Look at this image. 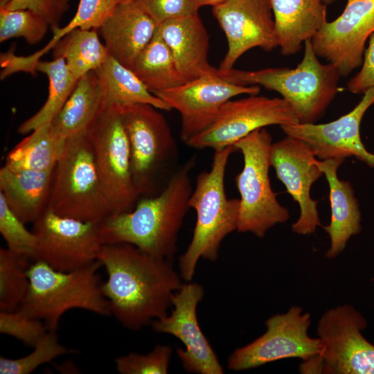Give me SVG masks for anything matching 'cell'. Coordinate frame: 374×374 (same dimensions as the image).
Instances as JSON below:
<instances>
[{
  "instance_id": "1",
  "label": "cell",
  "mask_w": 374,
  "mask_h": 374,
  "mask_svg": "<svg viewBox=\"0 0 374 374\" xmlns=\"http://www.w3.org/2000/svg\"><path fill=\"white\" fill-rule=\"evenodd\" d=\"M98 260L107 274L102 291L111 314L125 328L139 330L167 315L172 297L182 285L172 261L133 244H103Z\"/></svg>"
},
{
  "instance_id": "2",
  "label": "cell",
  "mask_w": 374,
  "mask_h": 374,
  "mask_svg": "<svg viewBox=\"0 0 374 374\" xmlns=\"http://www.w3.org/2000/svg\"><path fill=\"white\" fill-rule=\"evenodd\" d=\"M190 159L177 169L157 195L143 197L131 211L100 224L103 244L128 243L157 258L172 261L193 189Z\"/></svg>"
},
{
  "instance_id": "3",
  "label": "cell",
  "mask_w": 374,
  "mask_h": 374,
  "mask_svg": "<svg viewBox=\"0 0 374 374\" xmlns=\"http://www.w3.org/2000/svg\"><path fill=\"white\" fill-rule=\"evenodd\" d=\"M235 150L233 145L215 150L210 170L197 175L189 199L196 222L191 241L179 259V274L185 282L192 280L201 258L216 261L223 240L237 231L240 199L228 198L224 187L228 161Z\"/></svg>"
},
{
  "instance_id": "4",
  "label": "cell",
  "mask_w": 374,
  "mask_h": 374,
  "mask_svg": "<svg viewBox=\"0 0 374 374\" xmlns=\"http://www.w3.org/2000/svg\"><path fill=\"white\" fill-rule=\"evenodd\" d=\"M311 39L304 42V54L296 68L270 67L256 71H221L219 76L239 85H257L278 93L292 107L301 123H315L339 91V70L321 63Z\"/></svg>"
},
{
  "instance_id": "5",
  "label": "cell",
  "mask_w": 374,
  "mask_h": 374,
  "mask_svg": "<svg viewBox=\"0 0 374 374\" xmlns=\"http://www.w3.org/2000/svg\"><path fill=\"white\" fill-rule=\"evenodd\" d=\"M98 260L71 271H58L42 260L28 267V291L18 310L43 321L48 330L57 331L62 315L77 308L110 316L109 303L102 291Z\"/></svg>"
},
{
  "instance_id": "6",
  "label": "cell",
  "mask_w": 374,
  "mask_h": 374,
  "mask_svg": "<svg viewBox=\"0 0 374 374\" xmlns=\"http://www.w3.org/2000/svg\"><path fill=\"white\" fill-rule=\"evenodd\" d=\"M128 139L132 174L140 197L159 194L174 173L178 148L159 109L148 104L119 105Z\"/></svg>"
},
{
  "instance_id": "7",
  "label": "cell",
  "mask_w": 374,
  "mask_h": 374,
  "mask_svg": "<svg viewBox=\"0 0 374 374\" xmlns=\"http://www.w3.org/2000/svg\"><path fill=\"white\" fill-rule=\"evenodd\" d=\"M87 132L66 140L55 167L47 208L61 216L101 223L112 211Z\"/></svg>"
},
{
  "instance_id": "8",
  "label": "cell",
  "mask_w": 374,
  "mask_h": 374,
  "mask_svg": "<svg viewBox=\"0 0 374 374\" xmlns=\"http://www.w3.org/2000/svg\"><path fill=\"white\" fill-rule=\"evenodd\" d=\"M271 145V136L265 128L253 131L233 145L244 160L242 171L235 177L240 195L237 231L258 238L290 218L288 209L278 202L270 184Z\"/></svg>"
},
{
  "instance_id": "9",
  "label": "cell",
  "mask_w": 374,
  "mask_h": 374,
  "mask_svg": "<svg viewBox=\"0 0 374 374\" xmlns=\"http://www.w3.org/2000/svg\"><path fill=\"white\" fill-rule=\"evenodd\" d=\"M87 134L112 215L131 211L140 196L132 177L130 146L119 105L107 106Z\"/></svg>"
},
{
  "instance_id": "10",
  "label": "cell",
  "mask_w": 374,
  "mask_h": 374,
  "mask_svg": "<svg viewBox=\"0 0 374 374\" xmlns=\"http://www.w3.org/2000/svg\"><path fill=\"white\" fill-rule=\"evenodd\" d=\"M310 323V314L303 312L299 306L270 317L265 322L264 334L230 355L228 368L244 371L283 359L305 361L320 355L322 344L319 339L308 333Z\"/></svg>"
},
{
  "instance_id": "11",
  "label": "cell",
  "mask_w": 374,
  "mask_h": 374,
  "mask_svg": "<svg viewBox=\"0 0 374 374\" xmlns=\"http://www.w3.org/2000/svg\"><path fill=\"white\" fill-rule=\"evenodd\" d=\"M365 318L349 304L326 310L317 328L323 373L374 374V345L362 332Z\"/></svg>"
},
{
  "instance_id": "12",
  "label": "cell",
  "mask_w": 374,
  "mask_h": 374,
  "mask_svg": "<svg viewBox=\"0 0 374 374\" xmlns=\"http://www.w3.org/2000/svg\"><path fill=\"white\" fill-rule=\"evenodd\" d=\"M299 123L290 105L283 98L248 95L230 100L214 122L186 144L198 150L214 151L233 145L253 131L266 126Z\"/></svg>"
},
{
  "instance_id": "13",
  "label": "cell",
  "mask_w": 374,
  "mask_h": 374,
  "mask_svg": "<svg viewBox=\"0 0 374 374\" xmlns=\"http://www.w3.org/2000/svg\"><path fill=\"white\" fill-rule=\"evenodd\" d=\"M37 238L35 260L71 271L98 260L103 242L100 224L59 215L46 208L33 223Z\"/></svg>"
},
{
  "instance_id": "14",
  "label": "cell",
  "mask_w": 374,
  "mask_h": 374,
  "mask_svg": "<svg viewBox=\"0 0 374 374\" xmlns=\"http://www.w3.org/2000/svg\"><path fill=\"white\" fill-rule=\"evenodd\" d=\"M257 85H239L216 73L199 77L156 93L181 118L180 138L184 143L209 127L222 106L240 95H257Z\"/></svg>"
},
{
  "instance_id": "15",
  "label": "cell",
  "mask_w": 374,
  "mask_h": 374,
  "mask_svg": "<svg viewBox=\"0 0 374 374\" xmlns=\"http://www.w3.org/2000/svg\"><path fill=\"white\" fill-rule=\"evenodd\" d=\"M204 294L201 284L182 283L172 295L170 314L154 319L151 324L155 332L172 335L184 344L185 348L176 351L187 372L222 374L224 369L198 323L197 307Z\"/></svg>"
},
{
  "instance_id": "16",
  "label": "cell",
  "mask_w": 374,
  "mask_h": 374,
  "mask_svg": "<svg viewBox=\"0 0 374 374\" xmlns=\"http://www.w3.org/2000/svg\"><path fill=\"white\" fill-rule=\"evenodd\" d=\"M374 32V0H347L341 14L311 39L319 57L334 65L341 76L361 66L365 44Z\"/></svg>"
},
{
  "instance_id": "17",
  "label": "cell",
  "mask_w": 374,
  "mask_h": 374,
  "mask_svg": "<svg viewBox=\"0 0 374 374\" xmlns=\"http://www.w3.org/2000/svg\"><path fill=\"white\" fill-rule=\"evenodd\" d=\"M212 11L228 43L220 70L233 69L251 48L270 52L278 47L270 0H225L213 6Z\"/></svg>"
},
{
  "instance_id": "18",
  "label": "cell",
  "mask_w": 374,
  "mask_h": 374,
  "mask_svg": "<svg viewBox=\"0 0 374 374\" xmlns=\"http://www.w3.org/2000/svg\"><path fill=\"white\" fill-rule=\"evenodd\" d=\"M270 165L287 193L299 204L300 215L292 225V231L299 235L314 233L321 226L317 202L310 196L312 185L323 175L319 159L308 144L287 136L272 143Z\"/></svg>"
},
{
  "instance_id": "19",
  "label": "cell",
  "mask_w": 374,
  "mask_h": 374,
  "mask_svg": "<svg viewBox=\"0 0 374 374\" xmlns=\"http://www.w3.org/2000/svg\"><path fill=\"white\" fill-rule=\"evenodd\" d=\"M362 100L348 113L323 124L301 123L280 126L287 135L309 145L318 159L355 157L374 167V154L366 150L360 136V125L367 109L374 104V87L364 93Z\"/></svg>"
},
{
  "instance_id": "20",
  "label": "cell",
  "mask_w": 374,
  "mask_h": 374,
  "mask_svg": "<svg viewBox=\"0 0 374 374\" xmlns=\"http://www.w3.org/2000/svg\"><path fill=\"white\" fill-rule=\"evenodd\" d=\"M157 31L169 47L184 82L216 73L208 62L209 35L198 13L168 20Z\"/></svg>"
},
{
  "instance_id": "21",
  "label": "cell",
  "mask_w": 374,
  "mask_h": 374,
  "mask_svg": "<svg viewBox=\"0 0 374 374\" xmlns=\"http://www.w3.org/2000/svg\"><path fill=\"white\" fill-rule=\"evenodd\" d=\"M155 21L134 1L118 3L98 29L108 53L124 66L133 64L153 38Z\"/></svg>"
},
{
  "instance_id": "22",
  "label": "cell",
  "mask_w": 374,
  "mask_h": 374,
  "mask_svg": "<svg viewBox=\"0 0 374 374\" xmlns=\"http://www.w3.org/2000/svg\"><path fill=\"white\" fill-rule=\"evenodd\" d=\"M344 159H319V166L329 185L331 208L330 222L323 228L328 234L330 244L326 258L338 256L346 248L349 239L361 231V214L358 202L350 182L341 180L337 170Z\"/></svg>"
},
{
  "instance_id": "23",
  "label": "cell",
  "mask_w": 374,
  "mask_h": 374,
  "mask_svg": "<svg viewBox=\"0 0 374 374\" xmlns=\"http://www.w3.org/2000/svg\"><path fill=\"white\" fill-rule=\"evenodd\" d=\"M278 47L282 55L299 52L327 21L323 0H270Z\"/></svg>"
},
{
  "instance_id": "24",
  "label": "cell",
  "mask_w": 374,
  "mask_h": 374,
  "mask_svg": "<svg viewBox=\"0 0 374 374\" xmlns=\"http://www.w3.org/2000/svg\"><path fill=\"white\" fill-rule=\"evenodd\" d=\"M55 168L44 171L0 169V193L24 223H34L46 209Z\"/></svg>"
},
{
  "instance_id": "25",
  "label": "cell",
  "mask_w": 374,
  "mask_h": 374,
  "mask_svg": "<svg viewBox=\"0 0 374 374\" xmlns=\"http://www.w3.org/2000/svg\"><path fill=\"white\" fill-rule=\"evenodd\" d=\"M107 106L100 82L93 71L78 80L51 125L57 135L66 140L87 132Z\"/></svg>"
},
{
  "instance_id": "26",
  "label": "cell",
  "mask_w": 374,
  "mask_h": 374,
  "mask_svg": "<svg viewBox=\"0 0 374 374\" xmlns=\"http://www.w3.org/2000/svg\"><path fill=\"white\" fill-rule=\"evenodd\" d=\"M93 71L100 82L107 106L143 103L159 109L170 110L166 103L145 87L131 69L109 55Z\"/></svg>"
},
{
  "instance_id": "27",
  "label": "cell",
  "mask_w": 374,
  "mask_h": 374,
  "mask_svg": "<svg viewBox=\"0 0 374 374\" xmlns=\"http://www.w3.org/2000/svg\"><path fill=\"white\" fill-rule=\"evenodd\" d=\"M66 140L51 123L31 132L7 154L4 167L12 170L44 171L55 167Z\"/></svg>"
},
{
  "instance_id": "28",
  "label": "cell",
  "mask_w": 374,
  "mask_h": 374,
  "mask_svg": "<svg viewBox=\"0 0 374 374\" xmlns=\"http://www.w3.org/2000/svg\"><path fill=\"white\" fill-rule=\"evenodd\" d=\"M35 71H40L48 79V97L43 106L32 116L24 121L17 132L24 134L49 124L60 112L79 80L69 71L62 57L51 61L39 60L35 65Z\"/></svg>"
},
{
  "instance_id": "29",
  "label": "cell",
  "mask_w": 374,
  "mask_h": 374,
  "mask_svg": "<svg viewBox=\"0 0 374 374\" xmlns=\"http://www.w3.org/2000/svg\"><path fill=\"white\" fill-rule=\"evenodd\" d=\"M131 69L154 94L185 83L169 47L157 30Z\"/></svg>"
},
{
  "instance_id": "30",
  "label": "cell",
  "mask_w": 374,
  "mask_h": 374,
  "mask_svg": "<svg viewBox=\"0 0 374 374\" xmlns=\"http://www.w3.org/2000/svg\"><path fill=\"white\" fill-rule=\"evenodd\" d=\"M109 53L97 30L76 28L60 39L53 48V58L62 57L73 74L80 80L98 69Z\"/></svg>"
},
{
  "instance_id": "31",
  "label": "cell",
  "mask_w": 374,
  "mask_h": 374,
  "mask_svg": "<svg viewBox=\"0 0 374 374\" xmlns=\"http://www.w3.org/2000/svg\"><path fill=\"white\" fill-rule=\"evenodd\" d=\"M30 259L0 249V310H17L28 291Z\"/></svg>"
},
{
  "instance_id": "32",
  "label": "cell",
  "mask_w": 374,
  "mask_h": 374,
  "mask_svg": "<svg viewBox=\"0 0 374 374\" xmlns=\"http://www.w3.org/2000/svg\"><path fill=\"white\" fill-rule=\"evenodd\" d=\"M28 355L18 359L0 357L1 374H29L41 365L68 353H75L74 349L62 345L56 331L48 330L33 347Z\"/></svg>"
},
{
  "instance_id": "33",
  "label": "cell",
  "mask_w": 374,
  "mask_h": 374,
  "mask_svg": "<svg viewBox=\"0 0 374 374\" xmlns=\"http://www.w3.org/2000/svg\"><path fill=\"white\" fill-rule=\"evenodd\" d=\"M49 24L41 16L28 9L8 10L0 3V42L22 37L35 44L45 36Z\"/></svg>"
},
{
  "instance_id": "34",
  "label": "cell",
  "mask_w": 374,
  "mask_h": 374,
  "mask_svg": "<svg viewBox=\"0 0 374 374\" xmlns=\"http://www.w3.org/2000/svg\"><path fill=\"white\" fill-rule=\"evenodd\" d=\"M24 224L10 209L3 195L0 193V233L12 252L35 260L37 238L33 231H29Z\"/></svg>"
},
{
  "instance_id": "35",
  "label": "cell",
  "mask_w": 374,
  "mask_h": 374,
  "mask_svg": "<svg viewBox=\"0 0 374 374\" xmlns=\"http://www.w3.org/2000/svg\"><path fill=\"white\" fill-rule=\"evenodd\" d=\"M118 3L114 0H80L73 18L64 27L52 28V44H56L71 30H98Z\"/></svg>"
},
{
  "instance_id": "36",
  "label": "cell",
  "mask_w": 374,
  "mask_h": 374,
  "mask_svg": "<svg viewBox=\"0 0 374 374\" xmlns=\"http://www.w3.org/2000/svg\"><path fill=\"white\" fill-rule=\"evenodd\" d=\"M172 355L169 346L156 345L147 354L131 353L115 359L121 374H166Z\"/></svg>"
},
{
  "instance_id": "37",
  "label": "cell",
  "mask_w": 374,
  "mask_h": 374,
  "mask_svg": "<svg viewBox=\"0 0 374 374\" xmlns=\"http://www.w3.org/2000/svg\"><path fill=\"white\" fill-rule=\"evenodd\" d=\"M48 330L43 321L30 317L20 310H0V332L26 346L33 347Z\"/></svg>"
},
{
  "instance_id": "38",
  "label": "cell",
  "mask_w": 374,
  "mask_h": 374,
  "mask_svg": "<svg viewBox=\"0 0 374 374\" xmlns=\"http://www.w3.org/2000/svg\"><path fill=\"white\" fill-rule=\"evenodd\" d=\"M158 25L198 13L199 0H134Z\"/></svg>"
},
{
  "instance_id": "39",
  "label": "cell",
  "mask_w": 374,
  "mask_h": 374,
  "mask_svg": "<svg viewBox=\"0 0 374 374\" xmlns=\"http://www.w3.org/2000/svg\"><path fill=\"white\" fill-rule=\"evenodd\" d=\"M0 3L10 10L28 9L41 16L51 28L58 26L69 9V0H9Z\"/></svg>"
},
{
  "instance_id": "40",
  "label": "cell",
  "mask_w": 374,
  "mask_h": 374,
  "mask_svg": "<svg viewBox=\"0 0 374 374\" xmlns=\"http://www.w3.org/2000/svg\"><path fill=\"white\" fill-rule=\"evenodd\" d=\"M374 87V32L368 38V45L365 48L360 71L347 82L349 92L364 93Z\"/></svg>"
},
{
  "instance_id": "41",
  "label": "cell",
  "mask_w": 374,
  "mask_h": 374,
  "mask_svg": "<svg viewBox=\"0 0 374 374\" xmlns=\"http://www.w3.org/2000/svg\"><path fill=\"white\" fill-rule=\"evenodd\" d=\"M225 0H199L201 6H215L222 2H224Z\"/></svg>"
},
{
  "instance_id": "42",
  "label": "cell",
  "mask_w": 374,
  "mask_h": 374,
  "mask_svg": "<svg viewBox=\"0 0 374 374\" xmlns=\"http://www.w3.org/2000/svg\"><path fill=\"white\" fill-rule=\"evenodd\" d=\"M116 3H128L132 2L134 0H114Z\"/></svg>"
},
{
  "instance_id": "43",
  "label": "cell",
  "mask_w": 374,
  "mask_h": 374,
  "mask_svg": "<svg viewBox=\"0 0 374 374\" xmlns=\"http://www.w3.org/2000/svg\"><path fill=\"white\" fill-rule=\"evenodd\" d=\"M337 0H323L324 3L328 6L335 3Z\"/></svg>"
}]
</instances>
